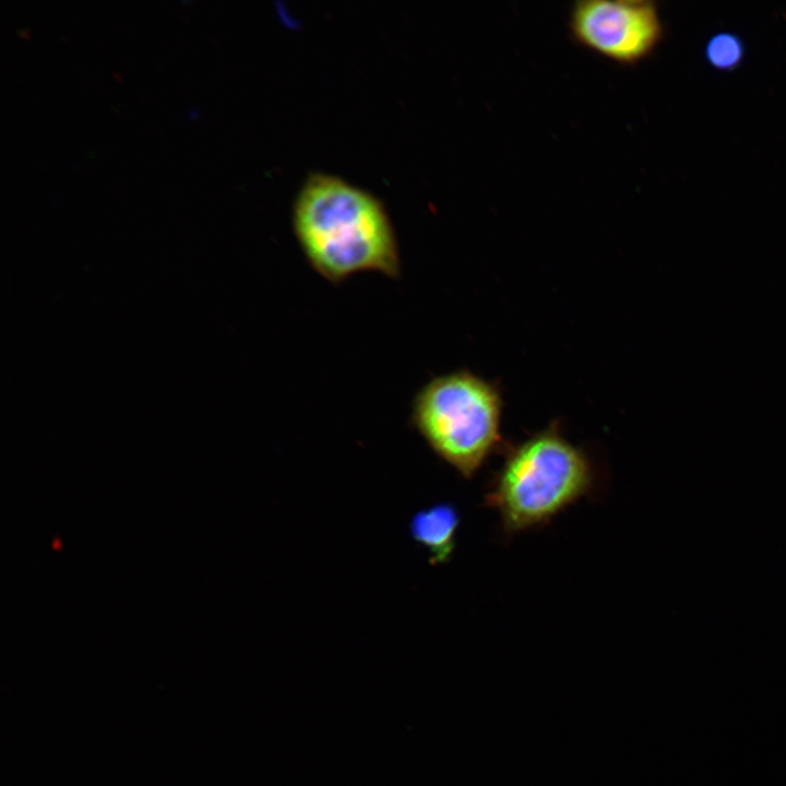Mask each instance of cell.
I'll list each match as a JSON object with an SVG mask.
<instances>
[{
	"label": "cell",
	"mask_w": 786,
	"mask_h": 786,
	"mask_svg": "<svg viewBox=\"0 0 786 786\" xmlns=\"http://www.w3.org/2000/svg\"><path fill=\"white\" fill-rule=\"evenodd\" d=\"M569 32L577 45L621 66L646 59L664 35L658 9L647 0L576 1Z\"/></svg>",
	"instance_id": "obj_4"
},
{
	"label": "cell",
	"mask_w": 786,
	"mask_h": 786,
	"mask_svg": "<svg viewBox=\"0 0 786 786\" xmlns=\"http://www.w3.org/2000/svg\"><path fill=\"white\" fill-rule=\"evenodd\" d=\"M592 484L584 453L547 430L509 453L486 499L505 531L517 533L550 521L585 496Z\"/></svg>",
	"instance_id": "obj_2"
},
{
	"label": "cell",
	"mask_w": 786,
	"mask_h": 786,
	"mask_svg": "<svg viewBox=\"0 0 786 786\" xmlns=\"http://www.w3.org/2000/svg\"><path fill=\"white\" fill-rule=\"evenodd\" d=\"M501 400L493 385L467 371L440 376L414 397L410 424L429 448L471 478L499 445Z\"/></svg>",
	"instance_id": "obj_3"
},
{
	"label": "cell",
	"mask_w": 786,
	"mask_h": 786,
	"mask_svg": "<svg viewBox=\"0 0 786 786\" xmlns=\"http://www.w3.org/2000/svg\"><path fill=\"white\" fill-rule=\"evenodd\" d=\"M707 61L718 70H733L742 60L743 45L741 40L728 33L713 36L705 49Z\"/></svg>",
	"instance_id": "obj_6"
},
{
	"label": "cell",
	"mask_w": 786,
	"mask_h": 786,
	"mask_svg": "<svg viewBox=\"0 0 786 786\" xmlns=\"http://www.w3.org/2000/svg\"><path fill=\"white\" fill-rule=\"evenodd\" d=\"M460 523L457 509L448 502L434 504L414 514L409 524L413 539L429 552L434 564L452 555Z\"/></svg>",
	"instance_id": "obj_5"
},
{
	"label": "cell",
	"mask_w": 786,
	"mask_h": 786,
	"mask_svg": "<svg viewBox=\"0 0 786 786\" xmlns=\"http://www.w3.org/2000/svg\"><path fill=\"white\" fill-rule=\"evenodd\" d=\"M291 223L308 263L332 284L362 272L401 276L398 243L383 203L341 177L309 174L295 198Z\"/></svg>",
	"instance_id": "obj_1"
}]
</instances>
